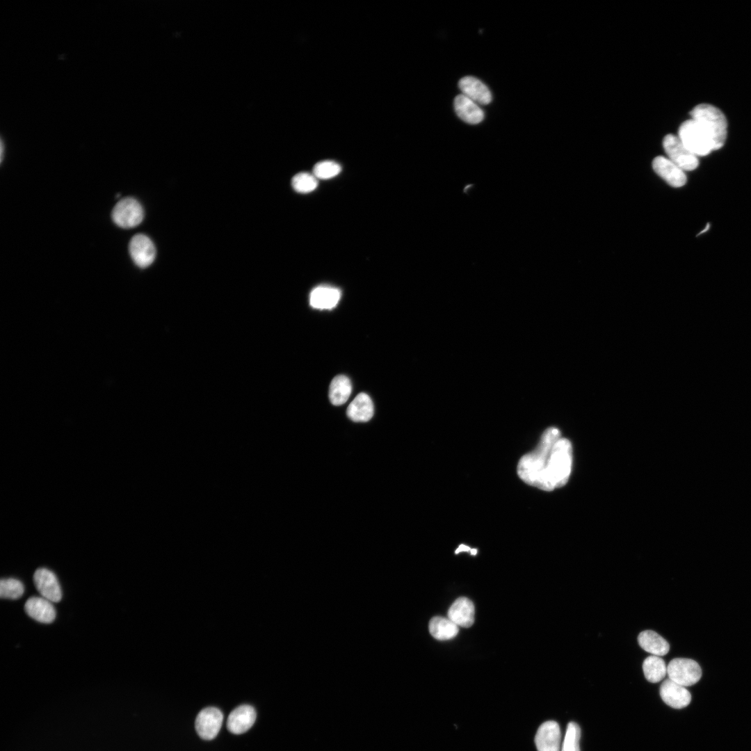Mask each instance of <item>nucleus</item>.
Listing matches in <instances>:
<instances>
[{"instance_id": "nucleus-24", "label": "nucleus", "mask_w": 751, "mask_h": 751, "mask_svg": "<svg viewBox=\"0 0 751 751\" xmlns=\"http://www.w3.org/2000/svg\"><path fill=\"white\" fill-rule=\"evenodd\" d=\"M24 592V585L19 580L14 578L1 579L0 581L1 598L16 599L21 597Z\"/></svg>"}, {"instance_id": "nucleus-27", "label": "nucleus", "mask_w": 751, "mask_h": 751, "mask_svg": "<svg viewBox=\"0 0 751 751\" xmlns=\"http://www.w3.org/2000/svg\"><path fill=\"white\" fill-rule=\"evenodd\" d=\"M341 170V165L333 161L317 163L313 168V174L317 179H330L337 176Z\"/></svg>"}, {"instance_id": "nucleus-25", "label": "nucleus", "mask_w": 751, "mask_h": 751, "mask_svg": "<svg viewBox=\"0 0 751 751\" xmlns=\"http://www.w3.org/2000/svg\"><path fill=\"white\" fill-rule=\"evenodd\" d=\"M293 189L301 193H307L313 191L318 186L317 178L309 172H299L291 180Z\"/></svg>"}, {"instance_id": "nucleus-10", "label": "nucleus", "mask_w": 751, "mask_h": 751, "mask_svg": "<svg viewBox=\"0 0 751 751\" xmlns=\"http://www.w3.org/2000/svg\"><path fill=\"white\" fill-rule=\"evenodd\" d=\"M654 172L672 187L684 186L687 178L681 168L663 156L655 157L652 161Z\"/></svg>"}, {"instance_id": "nucleus-23", "label": "nucleus", "mask_w": 751, "mask_h": 751, "mask_svg": "<svg viewBox=\"0 0 751 751\" xmlns=\"http://www.w3.org/2000/svg\"><path fill=\"white\" fill-rule=\"evenodd\" d=\"M643 670L648 681L657 683L661 681L667 674V666L662 658L652 655L644 660Z\"/></svg>"}, {"instance_id": "nucleus-26", "label": "nucleus", "mask_w": 751, "mask_h": 751, "mask_svg": "<svg viewBox=\"0 0 751 751\" xmlns=\"http://www.w3.org/2000/svg\"><path fill=\"white\" fill-rule=\"evenodd\" d=\"M580 737V727L576 722H570L567 726L560 751H581L579 748Z\"/></svg>"}, {"instance_id": "nucleus-4", "label": "nucleus", "mask_w": 751, "mask_h": 751, "mask_svg": "<svg viewBox=\"0 0 751 751\" xmlns=\"http://www.w3.org/2000/svg\"><path fill=\"white\" fill-rule=\"evenodd\" d=\"M663 147L667 158L684 171H691L697 168V156L686 147L677 136L667 134L663 140Z\"/></svg>"}, {"instance_id": "nucleus-5", "label": "nucleus", "mask_w": 751, "mask_h": 751, "mask_svg": "<svg viewBox=\"0 0 751 751\" xmlns=\"http://www.w3.org/2000/svg\"><path fill=\"white\" fill-rule=\"evenodd\" d=\"M668 679L684 687L695 684L702 677V669L694 660L676 658L667 666Z\"/></svg>"}, {"instance_id": "nucleus-7", "label": "nucleus", "mask_w": 751, "mask_h": 751, "mask_svg": "<svg viewBox=\"0 0 751 751\" xmlns=\"http://www.w3.org/2000/svg\"><path fill=\"white\" fill-rule=\"evenodd\" d=\"M223 715L220 709L209 706L202 709L197 716L195 729L204 740H212L218 734L223 723Z\"/></svg>"}, {"instance_id": "nucleus-20", "label": "nucleus", "mask_w": 751, "mask_h": 751, "mask_svg": "<svg viewBox=\"0 0 751 751\" xmlns=\"http://www.w3.org/2000/svg\"><path fill=\"white\" fill-rule=\"evenodd\" d=\"M638 642L642 649L654 656H664L670 649L667 640L652 630L640 632L638 636Z\"/></svg>"}, {"instance_id": "nucleus-31", "label": "nucleus", "mask_w": 751, "mask_h": 751, "mask_svg": "<svg viewBox=\"0 0 751 751\" xmlns=\"http://www.w3.org/2000/svg\"><path fill=\"white\" fill-rule=\"evenodd\" d=\"M470 552H471V554L476 555V553H477V550L476 549H471Z\"/></svg>"}, {"instance_id": "nucleus-18", "label": "nucleus", "mask_w": 751, "mask_h": 751, "mask_svg": "<svg viewBox=\"0 0 751 751\" xmlns=\"http://www.w3.org/2000/svg\"><path fill=\"white\" fill-rule=\"evenodd\" d=\"M373 404L365 393H360L349 404L346 414L348 417L355 422H366L373 415Z\"/></svg>"}, {"instance_id": "nucleus-8", "label": "nucleus", "mask_w": 751, "mask_h": 751, "mask_svg": "<svg viewBox=\"0 0 751 751\" xmlns=\"http://www.w3.org/2000/svg\"><path fill=\"white\" fill-rule=\"evenodd\" d=\"M129 249L131 259L138 267L146 268L151 265L155 259V246L152 240L145 234L134 236L129 242Z\"/></svg>"}, {"instance_id": "nucleus-30", "label": "nucleus", "mask_w": 751, "mask_h": 751, "mask_svg": "<svg viewBox=\"0 0 751 751\" xmlns=\"http://www.w3.org/2000/svg\"><path fill=\"white\" fill-rule=\"evenodd\" d=\"M709 229V224H707L706 226L704 227V229L702 231H701L699 233V234H703L704 232H706Z\"/></svg>"}, {"instance_id": "nucleus-14", "label": "nucleus", "mask_w": 751, "mask_h": 751, "mask_svg": "<svg viewBox=\"0 0 751 751\" xmlns=\"http://www.w3.org/2000/svg\"><path fill=\"white\" fill-rule=\"evenodd\" d=\"M462 94L476 104L486 105L492 101V94L487 86L474 76H465L458 82Z\"/></svg>"}, {"instance_id": "nucleus-16", "label": "nucleus", "mask_w": 751, "mask_h": 751, "mask_svg": "<svg viewBox=\"0 0 751 751\" xmlns=\"http://www.w3.org/2000/svg\"><path fill=\"white\" fill-rule=\"evenodd\" d=\"M474 606L467 597H459L448 611V617L458 626L468 628L474 622Z\"/></svg>"}, {"instance_id": "nucleus-17", "label": "nucleus", "mask_w": 751, "mask_h": 751, "mask_svg": "<svg viewBox=\"0 0 751 751\" xmlns=\"http://www.w3.org/2000/svg\"><path fill=\"white\" fill-rule=\"evenodd\" d=\"M454 109L458 116L469 124H478L484 118V113L478 104L462 94L455 97Z\"/></svg>"}, {"instance_id": "nucleus-22", "label": "nucleus", "mask_w": 751, "mask_h": 751, "mask_svg": "<svg viewBox=\"0 0 751 751\" xmlns=\"http://www.w3.org/2000/svg\"><path fill=\"white\" fill-rule=\"evenodd\" d=\"M351 391L352 385L349 378L344 375L337 376L330 382V401L334 405H343L348 401Z\"/></svg>"}, {"instance_id": "nucleus-13", "label": "nucleus", "mask_w": 751, "mask_h": 751, "mask_svg": "<svg viewBox=\"0 0 751 751\" xmlns=\"http://www.w3.org/2000/svg\"><path fill=\"white\" fill-rule=\"evenodd\" d=\"M256 716L255 709L252 706L241 705L229 713L227 721V729L234 734H243L253 725Z\"/></svg>"}, {"instance_id": "nucleus-28", "label": "nucleus", "mask_w": 751, "mask_h": 751, "mask_svg": "<svg viewBox=\"0 0 751 751\" xmlns=\"http://www.w3.org/2000/svg\"><path fill=\"white\" fill-rule=\"evenodd\" d=\"M471 551L470 547H467V546H466L465 544H460L459 546V547L455 550V554H458L460 551Z\"/></svg>"}, {"instance_id": "nucleus-15", "label": "nucleus", "mask_w": 751, "mask_h": 751, "mask_svg": "<svg viewBox=\"0 0 751 751\" xmlns=\"http://www.w3.org/2000/svg\"><path fill=\"white\" fill-rule=\"evenodd\" d=\"M24 609L29 616L42 623H51L56 617V610L51 601L42 597L28 599Z\"/></svg>"}, {"instance_id": "nucleus-6", "label": "nucleus", "mask_w": 751, "mask_h": 751, "mask_svg": "<svg viewBox=\"0 0 751 751\" xmlns=\"http://www.w3.org/2000/svg\"><path fill=\"white\" fill-rule=\"evenodd\" d=\"M144 218L142 205L133 197L120 200L112 211L114 223L122 228H131L138 225Z\"/></svg>"}, {"instance_id": "nucleus-9", "label": "nucleus", "mask_w": 751, "mask_h": 751, "mask_svg": "<svg viewBox=\"0 0 751 751\" xmlns=\"http://www.w3.org/2000/svg\"><path fill=\"white\" fill-rule=\"evenodd\" d=\"M35 586L42 597L51 602H58L62 598L60 583L55 574L42 567L36 570L33 574Z\"/></svg>"}, {"instance_id": "nucleus-29", "label": "nucleus", "mask_w": 751, "mask_h": 751, "mask_svg": "<svg viewBox=\"0 0 751 751\" xmlns=\"http://www.w3.org/2000/svg\"><path fill=\"white\" fill-rule=\"evenodd\" d=\"M3 150H4V145H3V140H1V161L3 160Z\"/></svg>"}, {"instance_id": "nucleus-1", "label": "nucleus", "mask_w": 751, "mask_h": 751, "mask_svg": "<svg viewBox=\"0 0 751 751\" xmlns=\"http://www.w3.org/2000/svg\"><path fill=\"white\" fill-rule=\"evenodd\" d=\"M572 465V446L556 427L547 428L535 449L523 455L517 465L519 478L528 485L551 491L568 481Z\"/></svg>"}, {"instance_id": "nucleus-3", "label": "nucleus", "mask_w": 751, "mask_h": 751, "mask_svg": "<svg viewBox=\"0 0 751 751\" xmlns=\"http://www.w3.org/2000/svg\"><path fill=\"white\" fill-rule=\"evenodd\" d=\"M677 136L686 147L697 156H706L714 150L706 131L692 118L682 122Z\"/></svg>"}, {"instance_id": "nucleus-11", "label": "nucleus", "mask_w": 751, "mask_h": 751, "mask_svg": "<svg viewBox=\"0 0 751 751\" xmlns=\"http://www.w3.org/2000/svg\"><path fill=\"white\" fill-rule=\"evenodd\" d=\"M535 743L538 751H560L561 732L558 724L552 720L542 723L537 731Z\"/></svg>"}, {"instance_id": "nucleus-2", "label": "nucleus", "mask_w": 751, "mask_h": 751, "mask_svg": "<svg viewBox=\"0 0 751 751\" xmlns=\"http://www.w3.org/2000/svg\"><path fill=\"white\" fill-rule=\"evenodd\" d=\"M709 136L714 150L721 148L726 140L727 122L724 113L717 107L709 104L695 106L690 113Z\"/></svg>"}, {"instance_id": "nucleus-21", "label": "nucleus", "mask_w": 751, "mask_h": 751, "mask_svg": "<svg viewBox=\"0 0 751 751\" xmlns=\"http://www.w3.org/2000/svg\"><path fill=\"white\" fill-rule=\"evenodd\" d=\"M429 631L435 638L445 640L455 637L459 631V628L449 618L437 616L430 620Z\"/></svg>"}, {"instance_id": "nucleus-19", "label": "nucleus", "mask_w": 751, "mask_h": 751, "mask_svg": "<svg viewBox=\"0 0 751 751\" xmlns=\"http://www.w3.org/2000/svg\"><path fill=\"white\" fill-rule=\"evenodd\" d=\"M341 297L340 291L330 286H318L314 289L309 296L310 305L316 309H328L334 307Z\"/></svg>"}, {"instance_id": "nucleus-12", "label": "nucleus", "mask_w": 751, "mask_h": 751, "mask_svg": "<svg viewBox=\"0 0 751 751\" xmlns=\"http://www.w3.org/2000/svg\"><path fill=\"white\" fill-rule=\"evenodd\" d=\"M660 695L666 704L674 709H683L691 700V695L686 687L670 679H665L661 685Z\"/></svg>"}]
</instances>
